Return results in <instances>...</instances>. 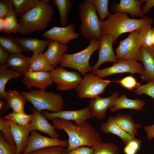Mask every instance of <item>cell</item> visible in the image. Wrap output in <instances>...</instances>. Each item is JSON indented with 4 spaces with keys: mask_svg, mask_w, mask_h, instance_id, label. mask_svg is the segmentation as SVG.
<instances>
[{
    "mask_svg": "<svg viewBox=\"0 0 154 154\" xmlns=\"http://www.w3.org/2000/svg\"><path fill=\"white\" fill-rule=\"evenodd\" d=\"M51 120L56 129L64 131L68 136V145L66 149H64V151H69L81 146H88L94 149L102 142L99 133L86 121L79 126L70 121L58 118Z\"/></svg>",
    "mask_w": 154,
    "mask_h": 154,
    "instance_id": "cell-1",
    "label": "cell"
},
{
    "mask_svg": "<svg viewBox=\"0 0 154 154\" xmlns=\"http://www.w3.org/2000/svg\"><path fill=\"white\" fill-rule=\"evenodd\" d=\"M153 22V19L148 17L140 19H132L125 13H110L106 19L102 22V33L112 36L115 42L121 34L139 30L146 25L152 24Z\"/></svg>",
    "mask_w": 154,
    "mask_h": 154,
    "instance_id": "cell-2",
    "label": "cell"
},
{
    "mask_svg": "<svg viewBox=\"0 0 154 154\" xmlns=\"http://www.w3.org/2000/svg\"><path fill=\"white\" fill-rule=\"evenodd\" d=\"M51 0H40L34 8L19 17L20 33L26 35L44 30L52 20L54 13Z\"/></svg>",
    "mask_w": 154,
    "mask_h": 154,
    "instance_id": "cell-3",
    "label": "cell"
},
{
    "mask_svg": "<svg viewBox=\"0 0 154 154\" xmlns=\"http://www.w3.org/2000/svg\"><path fill=\"white\" fill-rule=\"evenodd\" d=\"M78 15L81 24L80 31L82 36L90 41L99 40L102 36V23L92 4L88 0L80 3Z\"/></svg>",
    "mask_w": 154,
    "mask_h": 154,
    "instance_id": "cell-4",
    "label": "cell"
},
{
    "mask_svg": "<svg viewBox=\"0 0 154 154\" xmlns=\"http://www.w3.org/2000/svg\"><path fill=\"white\" fill-rule=\"evenodd\" d=\"M21 92L31 103L34 108L39 112L46 110L58 112L64 109V104L63 98L53 92L35 89L29 92L21 91Z\"/></svg>",
    "mask_w": 154,
    "mask_h": 154,
    "instance_id": "cell-5",
    "label": "cell"
},
{
    "mask_svg": "<svg viewBox=\"0 0 154 154\" xmlns=\"http://www.w3.org/2000/svg\"><path fill=\"white\" fill-rule=\"evenodd\" d=\"M100 46V40H94L90 41L88 46L81 51L71 54L64 53L60 62V66L76 69L82 75L92 71L93 66L90 65L89 60Z\"/></svg>",
    "mask_w": 154,
    "mask_h": 154,
    "instance_id": "cell-6",
    "label": "cell"
},
{
    "mask_svg": "<svg viewBox=\"0 0 154 154\" xmlns=\"http://www.w3.org/2000/svg\"><path fill=\"white\" fill-rule=\"evenodd\" d=\"M111 82V80L102 79L91 73L86 74L75 90L79 98L93 99L104 92Z\"/></svg>",
    "mask_w": 154,
    "mask_h": 154,
    "instance_id": "cell-7",
    "label": "cell"
},
{
    "mask_svg": "<svg viewBox=\"0 0 154 154\" xmlns=\"http://www.w3.org/2000/svg\"><path fill=\"white\" fill-rule=\"evenodd\" d=\"M140 29L130 33L127 38L120 41L115 50L118 59L140 61L141 46L139 37Z\"/></svg>",
    "mask_w": 154,
    "mask_h": 154,
    "instance_id": "cell-8",
    "label": "cell"
},
{
    "mask_svg": "<svg viewBox=\"0 0 154 154\" xmlns=\"http://www.w3.org/2000/svg\"><path fill=\"white\" fill-rule=\"evenodd\" d=\"M50 72L57 90L60 91H69L75 89L82 79L78 72L68 71L61 66L57 67Z\"/></svg>",
    "mask_w": 154,
    "mask_h": 154,
    "instance_id": "cell-9",
    "label": "cell"
},
{
    "mask_svg": "<svg viewBox=\"0 0 154 154\" xmlns=\"http://www.w3.org/2000/svg\"><path fill=\"white\" fill-rule=\"evenodd\" d=\"M143 65L135 60L119 59L112 66L102 69L91 71V73L102 78L117 74L124 73H137L142 75L144 72Z\"/></svg>",
    "mask_w": 154,
    "mask_h": 154,
    "instance_id": "cell-10",
    "label": "cell"
},
{
    "mask_svg": "<svg viewBox=\"0 0 154 154\" xmlns=\"http://www.w3.org/2000/svg\"><path fill=\"white\" fill-rule=\"evenodd\" d=\"M26 147L23 154L47 147L62 146L67 147L68 141H62L44 136L36 131H31Z\"/></svg>",
    "mask_w": 154,
    "mask_h": 154,
    "instance_id": "cell-11",
    "label": "cell"
},
{
    "mask_svg": "<svg viewBox=\"0 0 154 154\" xmlns=\"http://www.w3.org/2000/svg\"><path fill=\"white\" fill-rule=\"evenodd\" d=\"M75 29L73 24L62 27H54L43 33L42 36L48 40L67 44L71 40L78 38L79 34L75 32Z\"/></svg>",
    "mask_w": 154,
    "mask_h": 154,
    "instance_id": "cell-12",
    "label": "cell"
},
{
    "mask_svg": "<svg viewBox=\"0 0 154 154\" xmlns=\"http://www.w3.org/2000/svg\"><path fill=\"white\" fill-rule=\"evenodd\" d=\"M99 40L100 46L98 59L96 63L93 66L92 71L98 69L102 64L106 62H110L114 64L119 60L117 58L113 50V37L109 35L102 34Z\"/></svg>",
    "mask_w": 154,
    "mask_h": 154,
    "instance_id": "cell-13",
    "label": "cell"
},
{
    "mask_svg": "<svg viewBox=\"0 0 154 154\" xmlns=\"http://www.w3.org/2000/svg\"><path fill=\"white\" fill-rule=\"evenodd\" d=\"M47 119H51L54 118L73 121H75L76 125L81 126L91 118V112L88 106L80 110L74 111L62 110L58 112L49 113L46 112L42 114Z\"/></svg>",
    "mask_w": 154,
    "mask_h": 154,
    "instance_id": "cell-14",
    "label": "cell"
},
{
    "mask_svg": "<svg viewBox=\"0 0 154 154\" xmlns=\"http://www.w3.org/2000/svg\"><path fill=\"white\" fill-rule=\"evenodd\" d=\"M22 82L30 89L32 87L45 90L53 83L50 72L28 71L23 76Z\"/></svg>",
    "mask_w": 154,
    "mask_h": 154,
    "instance_id": "cell-15",
    "label": "cell"
},
{
    "mask_svg": "<svg viewBox=\"0 0 154 154\" xmlns=\"http://www.w3.org/2000/svg\"><path fill=\"white\" fill-rule=\"evenodd\" d=\"M119 95L118 92L115 91L109 97L101 98L98 96L91 99L88 106L90 109L91 118H96L100 120L104 119L107 110Z\"/></svg>",
    "mask_w": 154,
    "mask_h": 154,
    "instance_id": "cell-16",
    "label": "cell"
},
{
    "mask_svg": "<svg viewBox=\"0 0 154 154\" xmlns=\"http://www.w3.org/2000/svg\"><path fill=\"white\" fill-rule=\"evenodd\" d=\"M32 110L33 117L29 124L31 131L38 130L48 134L51 138L58 139L60 135L54 127L48 122L46 118L40 112L34 108Z\"/></svg>",
    "mask_w": 154,
    "mask_h": 154,
    "instance_id": "cell-17",
    "label": "cell"
},
{
    "mask_svg": "<svg viewBox=\"0 0 154 154\" xmlns=\"http://www.w3.org/2000/svg\"><path fill=\"white\" fill-rule=\"evenodd\" d=\"M140 61L144 68L143 73L140 76L141 80L148 82L154 80V49L141 46Z\"/></svg>",
    "mask_w": 154,
    "mask_h": 154,
    "instance_id": "cell-18",
    "label": "cell"
},
{
    "mask_svg": "<svg viewBox=\"0 0 154 154\" xmlns=\"http://www.w3.org/2000/svg\"><path fill=\"white\" fill-rule=\"evenodd\" d=\"M9 120L11 131L17 147V154H23L27 146L28 136L31 132L29 125L21 126Z\"/></svg>",
    "mask_w": 154,
    "mask_h": 154,
    "instance_id": "cell-19",
    "label": "cell"
},
{
    "mask_svg": "<svg viewBox=\"0 0 154 154\" xmlns=\"http://www.w3.org/2000/svg\"><path fill=\"white\" fill-rule=\"evenodd\" d=\"M140 0H121L119 3H113L111 4L112 11L114 13L123 12L129 14L132 17L143 18Z\"/></svg>",
    "mask_w": 154,
    "mask_h": 154,
    "instance_id": "cell-20",
    "label": "cell"
},
{
    "mask_svg": "<svg viewBox=\"0 0 154 154\" xmlns=\"http://www.w3.org/2000/svg\"><path fill=\"white\" fill-rule=\"evenodd\" d=\"M68 48L67 45L56 41L51 40L48 44L47 50L44 54L53 68L58 66Z\"/></svg>",
    "mask_w": 154,
    "mask_h": 154,
    "instance_id": "cell-21",
    "label": "cell"
},
{
    "mask_svg": "<svg viewBox=\"0 0 154 154\" xmlns=\"http://www.w3.org/2000/svg\"><path fill=\"white\" fill-rule=\"evenodd\" d=\"M14 40L19 44L26 52L32 51L43 53L51 40H41L33 37H13Z\"/></svg>",
    "mask_w": 154,
    "mask_h": 154,
    "instance_id": "cell-22",
    "label": "cell"
},
{
    "mask_svg": "<svg viewBox=\"0 0 154 154\" xmlns=\"http://www.w3.org/2000/svg\"><path fill=\"white\" fill-rule=\"evenodd\" d=\"M145 104L143 100L138 98L129 99L127 98L124 94L116 98L110 108L111 111L113 113L118 110L125 109L139 111L142 110Z\"/></svg>",
    "mask_w": 154,
    "mask_h": 154,
    "instance_id": "cell-23",
    "label": "cell"
},
{
    "mask_svg": "<svg viewBox=\"0 0 154 154\" xmlns=\"http://www.w3.org/2000/svg\"><path fill=\"white\" fill-rule=\"evenodd\" d=\"M31 59L21 53H10L6 64L8 68L24 74L29 71Z\"/></svg>",
    "mask_w": 154,
    "mask_h": 154,
    "instance_id": "cell-24",
    "label": "cell"
},
{
    "mask_svg": "<svg viewBox=\"0 0 154 154\" xmlns=\"http://www.w3.org/2000/svg\"><path fill=\"white\" fill-rule=\"evenodd\" d=\"M7 93L5 99L9 108H12L13 112L25 113V106L27 100L25 96L15 90H9Z\"/></svg>",
    "mask_w": 154,
    "mask_h": 154,
    "instance_id": "cell-25",
    "label": "cell"
},
{
    "mask_svg": "<svg viewBox=\"0 0 154 154\" xmlns=\"http://www.w3.org/2000/svg\"><path fill=\"white\" fill-rule=\"evenodd\" d=\"M102 132L115 135L121 139L124 145H126L131 140L136 138H133L121 129L115 122L113 116H110L106 122L104 123L100 128Z\"/></svg>",
    "mask_w": 154,
    "mask_h": 154,
    "instance_id": "cell-26",
    "label": "cell"
},
{
    "mask_svg": "<svg viewBox=\"0 0 154 154\" xmlns=\"http://www.w3.org/2000/svg\"><path fill=\"white\" fill-rule=\"evenodd\" d=\"M114 121L123 130L133 138L137 135V130L141 127L140 125L135 122L130 116L118 113L113 116Z\"/></svg>",
    "mask_w": 154,
    "mask_h": 154,
    "instance_id": "cell-27",
    "label": "cell"
},
{
    "mask_svg": "<svg viewBox=\"0 0 154 154\" xmlns=\"http://www.w3.org/2000/svg\"><path fill=\"white\" fill-rule=\"evenodd\" d=\"M6 64L0 66V98L4 99L7 93L5 89L7 82L10 80L15 78L17 80L20 77L23 76L24 74L18 71L11 69H8Z\"/></svg>",
    "mask_w": 154,
    "mask_h": 154,
    "instance_id": "cell-28",
    "label": "cell"
},
{
    "mask_svg": "<svg viewBox=\"0 0 154 154\" xmlns=\"http://www.w3.org/2000/svg\"><path fill=\"white\" fill-rule=\"evenodd\" d=\"M29 67L31 72H50L54 68L45 57L44 53L35 52L33 53Z\"/></svg>",
    "mask_w": 154,
    "mask_h": 154,
    "instance_id": "cell-29",
    "label": "cell"
},
{
    "mask_svg": "<svg viewBox=\"0 0 154 154\" xmlns=\"http://www.w3.org/2000/svg\"><path fill=\"white\" fill-rule=\"evenodd\" d=\"M55 6L59 11L60 24L63 27L66 26L68 22V14L74 5L73 0H52Z\"/></svg>",
    "mask_w": 154,
    "mask_h": 154,
    "instance_id": "cell-30",
    "label": "cell"
},
{
    "mask_svg": "<svg viewBox=\"0 0 154 154\" xmlns=\"http://www.w3.org/2000/svg\"><path fill=\"white\" fill-rule=\"evenodd\" d=\"M40 0H12L17 17H20L36 7Z\"/></svg>",
    "mask_w": 154,
    "mask_h": 154,
    "instance_id": "cell-31",
    "label": "cell"
},
{
    "mask_svg": "<svg viewBox=\"0 0 154 154\" xmlns=\"http://www.w3.org/2000/svg\"><path fill=\"white\" fill-rule=\"evenodd\" d=\"M0 46L3 47L9 54L21 53L25 50L14 40L11 35L7 36H1Z\"/></svg>",
    "mask_w": 154,
    "mask_h": 154,
    "instance_id": "cell-32",
    "label": "cell"
},
{
    "mask_svg": "<svg viewBox=\"0 0 154 154\" xmlns=\"http://www.w3.org/2000/svg\"><path fill=\"white\" fill-rule=\"evenodd\" d=\"M93 5L97 15L103 22L107 19L110 13L108 9V0H88Z\"/></svg>",
    "mask_w": 154,
    "mask_h": 154,
    "instance_id": "cell-33",
    "label": "cell"
},
{
    "mask_svg": "<svg viewBox=\"0 0 154 154\" xmlns=\"http://www.w3.org/2000/svg\"><path fill=\"white\" fill-rule=\"evenodd\" d=\"M33 117V114L28 115L25 113H9L5 118L11 120L19 125L25 126L29 125Z\"/></svg>",
    "mask_w": 154,
    "mask_h": 154,
    "instance_id": "cell-34",
    "label": "cell"
},
{
    "mask_svg": "<svg viewBox=\"0 0 154 154\" xmlns=\"http://www.w3.org/2000/svg\"><path fill=\"white\" fill-rule=\"evenodd\" d=\"M5 26L4 33L16 34L20 33L21 27L15 14H12L5 18Z\"/></svg>",
    "mask_w": 154,
    "mask_h": 154,
    "instance_id": "cell-35",
    "label": "cell"
},
{
    "mask_svg": "<svg viewBox=\"0 0 154 154\" xmlns=\"http://www.w3.org/2000/svg\"><path fill=\"white\" fill-rule=\"evenodd\" d=\"M0 129L4 136L6 141L12 146H16L13 135L10 125L9 120L0 116Z\"/></svg>",
    "mask_w": 154,
    "mask_h": 154,
    "instance_id": "cell-36",
    "label": "cell"
},
{
    "mask_svg": "<svg viewBox=\"0 0 154 154\" xmlns=\"http://www.w3.org/2000/svg\"><path fill=\"white\" fill-rule=\"evenodd\" d=\"M93 154H120L119 148L114 144L101 142L94 148Z\"/></svg>",
    "mask_w": 154,
    "mask_h": 154,
    "instance_id": "cell-37",
    "label": "cell"
},
{
    "mask_svg": "<svg viewBox=\"0 0 154 154\" xmlns=\"http://www.w3.org/2000/svg\"><path fill=\"white\" fill-rule=\"evenodd\" d=\"M139 96L143 94L148 95L154 100V80L148 82L146 84L139 85L134 91Z\"/></svg>",
    "mask_w": 154,
    "mask_h": 154,
    "instance_id": "cell-38",
    "label": "cell"
},
{
    "mask_svg": "<svg viewBox=\"0 0 154 154\" xmlns=\"http://www.w3.org/2000/svg\"><path fill=\"white\" fill-rule=\"evenodd\" d=\"M15 14L12 0H0V17Z\"/></svg>",
    "mask_w": 154,
    "mask_h": 154,
    "instance_id": "cell-39",
    "label": "cell"
},
{
    "mask_svg": "<svg viewBox=\"0 0 154 154\" xmlns=\"http://www.w3.org/2000/svg\"><path fill=\"white\" fill-rule=\"evenodd\" d=\"M16 146H12L6 141L1 131L0 132V154H17Z\"/></svg>",
    "mask_w": 154,
    "mask_h": 154,
    "instance_id": "cell-40",
    "label": "cell"
},
{
    "mask_svg": "<svg viewBox=\"0 0 154 154\" xmlns=\"http://www.w3.org/2000/svg\"><path fill=\"white\" fill-rule=\"evenodd\" d=\"M142 142L141 140L136 138L131 140L125 145L123 152L125 154H136Z\"/></svg>",
    "mask_w": 154,
    "mask_h": 154,
    "instance_id": "cell-41",
    "label": "cell"
},
{
    "mask_svg": "<svg viewBox=\"0 0 154 154\" xmlns=\"http://www.w3.org/2000/svg\"><path fill=\"white\" fill-rule=\"evenodd\" d=\"M64 147L62 146L47 147L35 150L28 154H62Z\"/></svg>",
    "mask_w": 154,
    "mask_h": 154,
    "instance_id": "cell-42",
    "label": "cell"
},
{
    "mask_svg": "<svg viewBox=\"0 0 154 154\" xmlns=\"http://www.w3.org/2000/svg\"><path fill=\"white\" fill-rule=\"evenodd\" d=\"M115 82L120 84L125 88L130 90H132L134 88L137 87V86L140 85L136 79L131 76H127L120 80L116 81Z\"/></svg>",
    "mask_w": 154,
    "mask_h": 154,
    "instance_id": "cell-43",
    "label": "cell"
},
{
    "mask_svg": "<svg viewBox=\"0 0 154 154\" xmlns=\"http://www.w3.org/2000/svg\"><path fill=\"white\" fill-rule=\"evenodd\" d=\"M94 149L88 146L78 147L68 152L63 151L62 154H93Z\"/></svg>",
    "mask_w": 154,
    "mask_h": 154,
    "instance_id": "cell-44",
    "label": "cell"
},
{
    "mask_svg": "<svg viewBox=\"0 0 154 154\" xmlns=\"http://www.w3.org/2000/svg\"><path fill=\"white\" fill-rule=\"evenodd\" d=\"M8 52L3 47L0 46V64L1 65L6 64L9 56Z\"/></svg>",
    "mask_w": 154,
    "mask_h": 154,
    "instance_id": "cell-45",
    "label": "cell"
},
{
    "mask_svg": "<svg viewBox=\"0 0 154 154\" xmlns=\"http://www.w3.org/2000/svg\"><path fill=\"white\" fill-rule=\"evenodd\" d=\"M143 128L146 132L149 140H150L154 138V124L150 125L145 126Z\"/></svg>",
    "mask_w": 154,
    "mask_h": 154,
    "instance_id": "cell-46",
    "label": "cell"
},
{
    "mask_svg": "<svg viewBox=\"0 0 154 154\" xmlns=\"http://www.w3.org/2000/svg\"><path fill=\"white\" fill-rule=\"evenodd\" d=\"M145 4L142 7V10L143 15L148 12L149 10L154 7V0H145Z\"/></svg>",
    "mask_w": 154,
    "mask_h": 154,
    "instance_id": "cell-47",
    "label": "cell"
},
{
    "mask_svg": "<svg viewBox=\"0 0 154 154\" xmlns=\"http://www.w3.org/2000/svg\"><path fill=\"white\" fill-rule=\"evenodd\" d=\"M9 108L5 99H0V115L1 116L6 114L8 111Z\"/></svg>",
    "mask_w": 154,
    "mask_h": 154,
    "instance_id": "cell-48",
    "label": "cell"
},
{
    "mask_svg": "<svg viewBox=\"0 0 154 154\" xmlns=\"http://www.w3.org/2000/svg\"><path fill=\"white\" fill-rule=\"evenodd\" d=\"M5 19L4 17H0V32H4L5 26Z\"/></svg>",
    "mask_w": 154,
    "mask_h": 154,
    "instance_id": "cell-49",
    "label": "cell"
},
{
    "mask_svg": "<svg viewBox=\"0 0 154 154\" xmlns=\"http://www.w3.org/2000/svg\"><path fill=\"white\" fill-rule=\"evenodd\" d=\"M151 39L153 46L154 49V27L152 28L151 29Z\"/></svg>",
    "mask_w": 154,
    "mask_h": 154,
    "instance_id": "cell-50",
    "label": "cell"
}]
</instances>
